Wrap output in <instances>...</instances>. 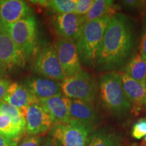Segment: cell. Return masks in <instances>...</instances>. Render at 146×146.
I'll list each match as a JSON object with an SVG mask.
<instances>
[{
  "instance_id": "obj_1",
  "label": "cell",
  "mask_w": 146,
  "mask_h": 146,
  "mask_svg": "<svg viewBox=\"0 0 146 146\" xmlns=\"http://www.w3.org/2000/svg\"><path fill=\"white\" fill-rule=\"evenodd\" d=\"M134 47V29L130 18L123 14H114L102 39L97 68L110 72L120 68L129 60Z\"/></svg>"
},
{
  "instance_id": "obj_2",
  "label": "cell",
  "mask_w": 146,
  "mask_h": 146,
  "mask_svg": "<svg viewBox=\"0 0 146 146\" xmlns=\"http://www.w3.org/2000/svg\"><path fill=\"white\" fill-rule=\"evenodd\" d=\"M113 15L107 14L85 23L76 40V47L81 62L91 68L96 64L106 29Z\"/></svg>"
},
{
  "instance_id": "obj_3",
  "label": "cell",
  "mask_w": 146,
  "mask_h": 146,
  "mask_svg": "<svg viewBox=\"0 0 146 146\" xmlns=\"http://www.w3.org/2000/svg\"><path fill=\"white\" fill-rule=\"evenodd\" d=\"M100 95L104 107L116 116L127 114L131 104L126 96L119 73L109 72L100 78Z\"/></svg>"
},
{
  "instance_id": "obj_4",
  "label": "cell",
  "mask_w": 146,
  "mask_h": 146,
  "mask_svg": "<svg viewBox=\"0 0 146 146\" xmlns=\"http://www.w3.org/2000/svg\"><path fill=\"white\" fill-rule=\"evenodd\" d=\"M1 27L10 35L26 58L33 54L37 44V23L34 16H27Z\"/></svg>"
},
{
  "instance_id": "obj_5",
  "label": "cell",
  "mask_w": 146,
  "mask_h": 146,
  "mask_svg": "<svg viewBox=\"0 0 146 146\" xmlns=\"http://www.w3.org/2000/svg\"><path fill=\"white\" fill-rule=\"evenodd\" d=\"M62 94L70 99L93 102L98 92L95 80L85 70H82L60 83Z\"/></svg>"
},
{
  "instance_id": "obj_6",
  "label": "cell",
  "mask_w": 146,
  "mask_h": 146,
  "mask_svg": "<svg viewBox=\"0 0 146 146\" xmlns=\"http://www.w3.org/2000/svg\"><path fill=\"white\" fill-rule=\"evenodd\" d=\"M25 62V54L0 27V78L9 72L23 68Z\"/></svg>"
},
{
  "instance_id": "obj_7",
  "label": "cell",
  "mask_w": 146,
  "mask_h": 146,
  "mask_svg": "<svg viewBox=\"0 0 146 146\" xmlns=\"http://www.w3.org/2000/svg\"><path fill=\"white\" fill-rule=\"evenodd\" d=\"M35 71L45 78L62 83L66 78L55 45H47L36 55L34 61Z\"/></svg>"
},
{
  "instance_id": "obj_8",
  "label": "cell",
  "mask_w": 146,
  "mask_h": 146,
  "mask_svg": "<svg viewBox=\"0 0 146 146\" xmlns=\"http://www.w3.org/2000/svg\"><path fill=\"white\" fill-rule=\"evenodd\" d=\"M91 132L83 124L71 119L68 123L53 125L50 135L61 141L62 146H86Z\"/></svg>"
},
{
  "instance_id": "obj_9",
  "label": "cell",
  "mask_w": 146,
  "mask_h": 146,
  "mask_svg": "<svg viewBox=\"0 0 146 146\" xmlns=\"http://www.w3.org/2000/svg\"><path fill=\"white\" fill-rule=\"evenodd\" d=\"M54 45L66 78L82 70L75 41L59 38L56 40Z\"/></svg>"
},
{
  "instance_id": "obj_10",
  "label": "cell",
  "mask_w": 146,
  "mask_h": 146,
  "mask_svg": "<svg viewBox=\"0 0 146 146\" xmlns=\"http://www.w3.org/2000/svg\"><path fill=\"white\" fill-rule=\"evenodd\" d=\"M25 132L29 135H37L46 133L53 127L50 115L39 102L33 104L25 110Z\"/></svg>"
},
{
  "instance_id": "obj_11",
  "label": "cell",
  "mask_w": 146,
  "mask_h": 146,
  "mask_svg": "<svg viewBox=\"0 0 146 146\" xmlns=\"http://www.w3.org/2000/svg\"><path fill=\"white\" fill-rule=\"evenodd\" d=\"M84 25L82 17L76 14H56L52 20V26L60 39L77 40Z\"/></svg>"
},
{
  "instance_id": "obj_12",
  "label": "cell",
  "mask_w": 146,
  "mask_h": 146,
  "mask_svg": "<svg viewBox=\"0 0 146 146\" xmlns=\"http://www.w3.org/2000/svg\"><path fill=\"white\" fill-rule=\"evenodd\" d=\"M69 101L70 99L62 94L39 99V103L50 115L53 125L58 124L64 125L70 121Z\"/></svg>"
},
{
  "instance_id": "obj_13",
  "label": "cell",
  "mask_w": 146,
  "mask_h": 146,
  "mask_svg": "<svg viewBox=\"0 0 146 146\" xmlns=\"http://www.w3.org/2000/svg\"><path fill=\"white\" fill-rule=\"evenodd\" d=\"M32 10L26 1L22 0H0V27L13 24L31 16Z\"/></svg>"
},
{
  "instance_id": "obj_14",
  "label": "cell",
  "mask_w": 146,
  "mask_h": 146,
  "mask_svg": "<svg viewBox=\"0 0 146 146\" xmlns=\"http://www.w3.org/2000/svg\"><path fill=\"white\" fill-rule=\"evenodd\" d=\"M120 75L123 89L130 102L132 110L135 114H137L143 106H145L146 83L135 81L125 72L120 73Z\"/></svg>"
},
{
  "instance_id": "obj_15",
  "label": "cell",
  "mask_w": 146,
  "mask_h": 146,
  "mask_svg": "<svg viewBox=\"0 0 146 146\" xmlns=\"http://www.w3.org/2000/svg\"><path fill=\"white\" fill-rule=\"evenodd\" d=\"M24 85L38 100L62 94L59 82L45 77L29 78Z\"/></svg>"
},
{
  "instance_id": "obj_16",
  "label": "cell",
  "mask_w": 146,
  "mask_h": 146,
  "mask_svg": "<svg viewBox=\"0 0 146 146\" xmlns=\"http://www.w3.org/2000/svg\"><path fill=\"white\" fill-rule=\"evenodd\" d=\"M69 113L71 119L82 123L92 131L98 119V115L92 102L70 99Z\"/></svg>"
},
{
  "instance_id": "obj_17",
  "label": "cell",
  "mask_w": 146,
  "mask_h": 146,
  "mask_svg": "<svg viewBox=\"0 0 146 146\" xmlns=\"http://www.w3.org/2000/svg\"><path fill=\"white\" fill-rule=\"evenodd\" d=\"M3 100L21 110L23 114L27 107L33 104L39 102V100L25 85L16 82L10 84Z\"/></svg>"
},
{
  "instance_id": "obj_18",
  "label": "cell",
  "mask_w": 146,
  "mask_h": 146,
  "mask_svg": "<svg viewBox=\"0 0 146 146\" xmlns=\"http://www.w3.org/2000/svg\"><path fill=\"white\" fill-rule=\"evenodd\" d=\"M133 79L145 82L146 77V60L140 53L135 54L126 64L124 72Z\"/></svg>"
},
{
  "instance_id": "obj_19",
  "label": "cell",
  "mask_w": 146,
  "mask_h": 146,
  "mask_svg": "<svg viewBox=\"0 0 146 146\" xmlns=\"http://www.w3.org/2000/svg\"><path fill=\"white\" fill-rule=\"evenodd\" d=\"M114 1L112 0H94L89 12L85 16H81L82 21L85 24L107 14L114 15Z\"/></svg>"
},
{
  "instance_id": "obj_20",
  "label": "cell",
  "mask_w": 146,
  "mask_h": 146,
  "mask_svg": "<svg viewBox=\"0 0 146 146\" xmlns=\"http://www.w3.org/2000/svg\"><path fill=\"white\" fill-rule=\"evenodd\" d=\"M86 146H120V141L114 133L102 129L88 137Z\"/></svg>"
},
{
  "instance_id": "obj_21",
  "label": "cell",
  "mask_w": 146,
  "mask_h": 146,
  "mask_svg": "<svg viewBox=\"0 0 146 146\" xmlns=\"http://www.w3.org/2000/svg\"><path fill=\"white\" fill-rule=\"evenodd\" d=\"M25 132V130L18 127L10 116L0 113V136L18 141Z\"/></svg>"
},
{
  "instance_id": "obj_22",
  "label": "cell",
  "mask_w": 146,
  "mask_h": 146,
  "mask_svg": "<svg viewBox=\"0 0 146 146\" xmlns=\"http://www.w3.org/2000/svg\"><path fill=\"white\" fill-rule=\"evenodd\" d=\"M0 113L8 115L18 127L25 130L26 120L21 110L2 100L0 101Z\"/></svg>"
},
{
  "instance_id": "obj_23",
  "label": "cell",
  "mask_w": 146,
  "mask_h": 146,
  "mask_svg": "<svg viewBox=\"0 0 146 146\" xmlns=\"http://www.w3.org/2000/svg\"><path fill=\"white\" fill-rule=\"evenodd\" d=\"M47 7L57 14H75L76 0H51Z\"/></svg>"
},
{
  "instance_id": "obj_24",
  "label": "cell",
  "mask_w": 146,
  "mask_h": 146,
  "mask_svg": "<svg viewBox=\"0 0 146 146\" xmlns=\"http://www.w3.org/2000/svg\"><path fill=\"white\" fill-rule=\"evenodd\" d=\"M132 136L136 139H140L146 135V119L142 118L138 120L133 125L132 129Z\"/></svg>"
},
{
  "instance_id": "obj_25",
  "label": "cell",
  "mask_w": 146,
  "mask_h": 146,
  "mask_svg": "<svg viewBox=\"0 0 146 146\" xmlns=\"http://www.w3.org/2000/svg\"><path fill=\"white\" fill-rule=\"evenodd\" d=\"M94 2V0H76L75 14L79 16H85L90 10Z\"/></svg>"
},
{
  "instance_id": "obj_26",
  "label": "cell",
  "mask_w": 146,
  "mask_h": 146,
  "mask_svg": "<svg viewBox=\"0 0 146 146\" xmlns=\"http://www.w3.org/2000/svg\"><path fill=\"white\" fill-rule=\"evenodd\" d=\"M41 143V137L37 135H30L24 139L19 146H40Z\"/></svg>"
},
{
  "instance_id": "obj_27",
  "label": "cell",
  "mask_w": 146,
  "mask_h": 146,
  "mask_svg": "<svg viewBox=\"0 0 146 146\" xmlns=\"http://www.w3.org/2000/svg\"><path fill=\"white\" fill-rule=\"evenodd\" d=\"M122 3L124 6L128 8L133 9H140L143 8V6L146 5V2L144 1H137V0H125L122 1Z\"/></svg>"
},
{
  "instance_id": "obj_28",
  "label": "cell",
  "mask_w": 146,
  "mask_h": 146,
  "mask_svg": "<svg viewBox=\"0 0 146 146\" xmlns=\"http://www.w3.org/2000/svg\"><path fill=\"white\" fill-rule=\"evenodd\" d=\"M140 54L142 57L146 60V20L145 23L144 24L143 31L141 34V43H140Z\"/></svg>"
},
{
  "instance_id": "obj_29",
  "label": "cell",
  "mask_w": 146,
  "mask_h": 146,
  "mask_svg": "<svg viewBox=\"0 0 146 146\" xmlns=\"http://www.w3.org/2000/svg\"><path fill=\"white\" fill-rule=\"evenodd\" d=\"M10 82L5 78H0V101H2L6 94Z\"/></svg>"
},
{
  "instance_id": "obj_30",
  "label": "cell",
  "mask_w": 146,
  "mask_h": 146,
  "mask_svg": "<svg viewBox=\"0 0 146 146\" xmlns=\"http://www.w3.org/2000/svg\"><path fill=\"white\" fill-rule=\"evenodd\" d=\"M42 146H62V144L59 139L50 135L45 139Z\"/></svg>"
},
{
  "instance_id": "obj_31",
  "label": "cell",
  "mask_w": 146,
  "mask_h": 146,
  "mask_svg": "<svg viewBox=\"0 0 146 146\" xmlns=\"http://www.w3.org/2000/svg\"><path fill=\"white\" fill-rule=\"evenodd\" d=\"M0 146H18V141L0 136Z\"/></svg>"
},
{
  "instance_id": "obj_32",
  "label": "cell",
  "mask_w": 146,
  "mask_h": 146,
  "mask_svg": "<svg viewBox=\"0 0 146 146\" xmlns=\"http://www.w3.org/2000/svg\"><path fill=\"white\" fill-rule=\"evenodd\" d=\"M31 2L32 3H33V4H36V5H41L42 7H47V5H48V1H39V0H37V1H31Z\"/></svg>"
},
{
  "instance_id": "obj_33",
  "label": "cell",
  "mask_w": 146,
  "mask_h": 146,
  "mask_svg": "<svg viewBox=\"0 0 146 146\" xmlns=\"http://www.w3.org/2000/svg\"><path fill=\"white\" fill-rule=\"evenodd\" d=\"M144 141L146 142V135H145V137H144Z\"/></svg>"
},
{
  "instance_id": "obj_34",
  "label": "cell",
  "mask_w": 146,
  "mask_h": 146,
  "mask_svg": "<svg viewBox=\"0 0 146 146\" xmlns=\"http://www.w3.org/2000/svg\"><path fill=\"white\" fill-rule=\"evenodd\" d=\"M145 106H146V98H145Z\"/></svg>"
},
{
  "instance_id": "obj_35",
  "label": "cell",
  "mask_w": 146,
  "mask_h": 146,
  "mask_svg": "<svg viewBox=\"0 0 146 146\" xmlns=\"http://www.w3.org/2000/svg\"><path fill=\"white\" fill-rule=\"evenodd\" d=\"M145 82L146 83V77H145Z\"/></svg>"
}]
</instances>
